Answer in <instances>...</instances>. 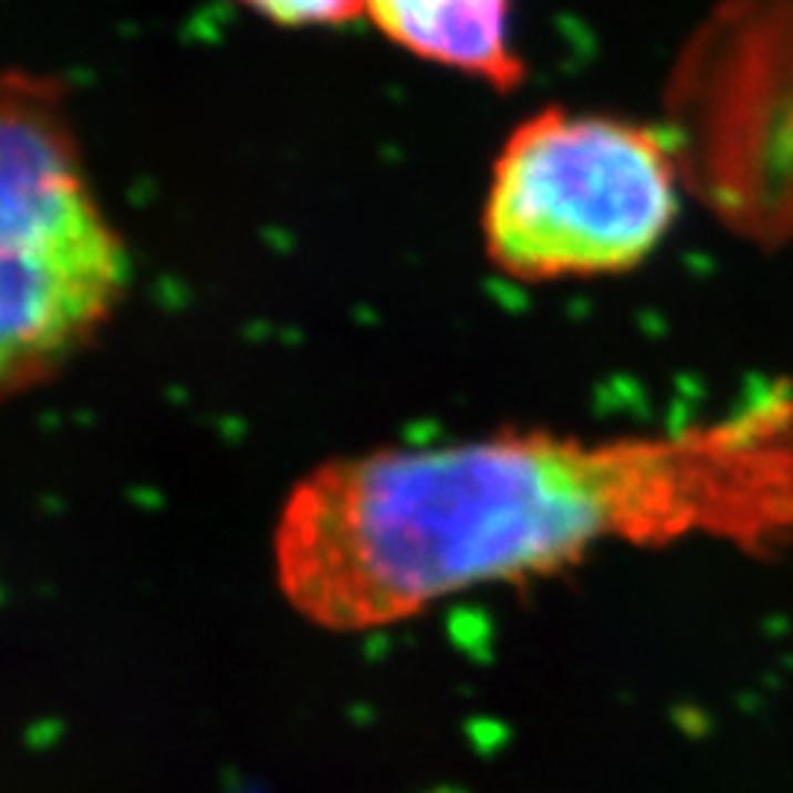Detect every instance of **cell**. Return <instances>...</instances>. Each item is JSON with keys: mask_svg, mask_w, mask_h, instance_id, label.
Here are the masks:
<instances>
[{"mask_svg": "<svg viewBox=\"0 0 793 793\" xmlns=\"http://www.w3.org/2000/svg\"><path fill=\"white\" fill-rule=\"evenodd\" d=\"M685 535L750 550L793 535L791 388L674 436L512 432L335 459L289 494L273 562L294 612L358 632L606 541Z\"/></svg>", "mask_w": 793, "mask_h": 793, "instance_id": "obj_1", "label": "cell"}, {"mask_svg": "<svg viewBox=\"0 0 793 793\" xmlns=\"http://www.w3.org/2000/svg\"><path fill=\"white\" fill-rule=\"evenodd\" d=\"M0 379L27 392L112 317L129 282L60 77L12 69L0 86Z\"/></svg>", "mask_w": 793, "mask_h": 793, "instance_id": "obj_2", "label": "cell"}, {"mask_svg": "<svg viewBox=\"0 0 793 793\" xmlns=\"http://www.w3.org/2000/svg\"><path fill=\"white\" fill-rule=\"evenodd\" d=\"M679 188L661 127L546 106L512 129L491 165L486 253L521 282L632 271L674 227Z\"/></svg>", "mask_w": 793, "mask_h": 793, "instance_id": "obj_3", "label": "cell"}, {"mask_svg": "<svg viewBox=\"0 0 793 793\" xmlns=\"http://www.w3.org/2000/svg\"><path fill=\"white\" fill-rule=\"evenodd\" d=\"M665 129L682 186L734 236L793 239V0H723L679 51Z\"/></svg>", "mask_w": 793, "mask_h": 793, "instance_id": "obj_4", "label": "cell"}, {"mask_svg": "<svg viewBox=\"0 0 793 793\" xmlns=\"http://www.w3.org/2000/svg\"><path fill=\"white\" fill-rule=\"evenodd\" d=\"M365 15L411 56L500 94L526 80V62L512 44V0H365Z\"/></svg>", "mask_w": 793, "mask_h": 793, "instance_id": "obj_5", "label": "cell"}, {"mask_svg": "<svg viewBox=\"0 0 793 793\" xmlns=\"http://www.w3.org/2000/svg\"><path fill=\"white\" fill-rule=\"evenodd\" d=\"M276 27H342L365 15V0H232Z\"/></svg>", "mask_w": 793, "mask_h": 793, "instance_id": "obj_6", "label": "cell"}]
</instances>
